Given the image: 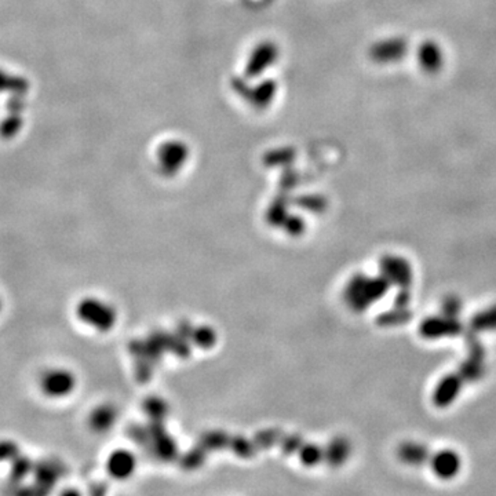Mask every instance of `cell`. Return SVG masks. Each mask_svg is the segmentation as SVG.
I'll return each mask as SVG.
<instances>
[{
  "instance_id": "cell-1",
  "label": "cell",
  "mask_w": 496,
  "mask_h": 496,
  "mask_svg": "<svg viewBox=\"0 0 496 496\" xmlns=\"http://www.w3.org/2000/svg\"><path fill=\"white\" fill-rule=\"evenodd\" d=\"M37 387L47 400H65L76 390L77 378L66 366H48L40 373Z\"/></svg>"
},
{
  "instance_id": "cell-2",
  "label": "cell",
  "mask_w": 496,
  "mask_h": 496,
  "mask_svg": "<svg viewBox=\"0 0 496 496\" xmlns=\"http://www.w3.org/2000/svg\"><path fill=\"white\" fill-rule=\"evenodd\" d=\"M76 317L80 322L99 331H109L116 322V313L110 304L98 298H84L76 304Z\"/></svg>"
},
{
  "instance_id": "cell-4",
  "label": "cell",
  "mask_w": 496,
  "mask_h": 496,
  "mask_svg": "<svg viewBox=\"0 0 496 496\" xmlns=\"http://www.w3.org/2000/svg\"><path fill=\"white\" fill-rule=\"evenodd\" d=\"M417 61L422 69H424L428 73H435L437 70H440L442 65L441 48L433 41L423 43L417 50Z\"/></svg>"
},
{
  "instance_id": "cell-3",
  "label": "cell",
  "mask_w": 496,
  "mask_h": 496,
  "mask_svg": "<svg viewBox=\"0 0 496 496\" xmlns=\"http://www.w3.org/2000/svg\"><path fill=\"white\" fill-rule=\"evenodd\" d=\"M134 456L127 451H114L106 460V470L114 478H125L134 470Z\"/></svg>"
},
{
  "instance_id": "cell-6",
  "label": "cell",
  "mask_w": 496,
  "mask_h": 496,
  "mask_svg": "<svg viewBox=\"0 0 496 496\" xmlns=\"http://www.w3.org/2000/svg\"><path fill=\"white\" fill-rule=\"evenodd\" d=\"M405 48L406 44L404 40H389L376 48V58H380L382 61H395L404 55Z\"/></svg>"
},
{
  "instance_id": "cell-5",
  "label": "cell",
  "mask_w": 496,
  "mask_h": 496,
  "mask_svg": "<svg viewBox=\"0 0 496 496\" xmlns=\"http://www.w3.org/2000/svg\"><path fill=\"white\" fill-rule=\"evenodd\" d=\"M114 420H116L114 409L110 405H99L90 413L88 424L91 430L96 433H103L113 426Z\"/></svg>"
},
{
  "instance_id": "cell-8",
  "label": "cell",
  "mask_w": 496,
  "mask_h": 496,
  "mask_svg": "<svg viewBox=\"0 0 496 496\" xmlns=\"http://www.w3.org/2000/svg\"><path fill=\"white\" fill-rule=\"evenodd\" d=\"M12 467H14V474L19 478L25 477L30 468V462L26 459V457H19L17 456L14 460H12Z\"/></svg>"
},
{
  "instance_id": "cell-9",
  "label": "cell",
  "mask_w": 496,
  "mask_h": 496,
  "mask_svg": "<svg viewBox=\"0 0 496 496\" xmlns=\"http://www.w3.org/2000/svg\"><path fill=\"white\" fill-rule=\"evenodd\" d=\"M1 311H3V298L0 295V314H1Z\"/></svg>"
},
{
  "instance_id": "cell-7",
  "label": "cell",
  "mask_w": 496,
  "mask_h": 496,
  "mask_svg": "<svg viewBox=\"0 0 496 496\" xmlns=\"http://www.w3.org/2000/svg\"><path fill=\"white\" fill-rule=\"evenodd\" d=\"M19 455L18 445L10 440L0 441V462H12Z\"/></svg>"
}]
</instances>
